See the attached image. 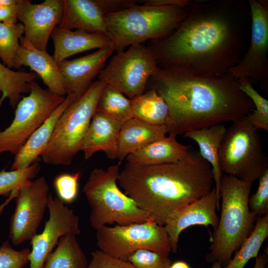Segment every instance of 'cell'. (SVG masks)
Instances as JSON below:
<instances>
[{
	"label": "cell",
	"instance_id": "28",
	"mask_svg": "<svg viewBox=\"0 0 268 268\" xmlns=\"http://www.w3.org/2000/svg\"><path fill=\"white\" fill-rule=\"evenodd\" d=\"M34 72L14 71L0 62V106L6 99L14 109L22 95L29 92L30 85L37 77Z\"/></svg>",
	"mask_w": 268,
	"mask_h": 268
},
{
	"label": "cell",
	"instance_id": "13",
	"mask_svg": "<svg viewBox=\"0 0 268 268\" xmlns=\"http://www.w3.org/2000/svg\"><path fill=\"white\" fill-rule=\"evenodd\" d=\"M49 191L44 176L31 181L19 190L9 229V237L14 246L30 241L37 234L47 208Z\"/></svg>",
	"mask_w": 268,
	"mask_h": 268
},
{
	"label": "cell",
	"instance_id": "18",
	"mask_svg": "<svg viewBox=\"0 0 268 268\" xmlns=\"http://www.w3.org/2000/svg\"><path fill=\"white\" fill-rule=\"evenodd\" d=\"M63 13L58 27L80 30L110 38L105 19L108 13L104 0H63Z\"/></svg>",
	"mask_w": 268,
	"mask_h": 268
},
{
	"label": "cell",
	"instance_id": "23",
	"mask_svg": "<svg viewBox=\"0 0 268 268\" xmlns=\"http://www.w3.org/2000/svg\"><path fill=\"white\" fill-rule=\"evenodd\" d=\"M167 134L166 126H154L133 118L121 128L117 159L120 163L129 154L164 138Z\"/></svg>",
	"mask_w": 268,
	"mask_h": 268
},
{
	"label": "cell",
	"instance_id": "33",
	"mask_svg": "<svg viewBox=\"0 0 268 268\" xmlns=\"http://www.w3.org/2000/svg\"><path fill=\"white\" fill-rule=\"evenodd\" d=\"M24 33L23 24L8 25L0 22V59L9 68H14L20 40Z\"/></svg>",
	"mask_w": 268,
	"mask_h": 268
},
{
	"label": "cell",
	"instance_id": "44",
	"mask_svg": "<svg viewBox=\"0 0 268 268\" xmlns=\"http://www.w3.org/2000/svg\"><path fill=\"white\" fill-rule=\"evenodd\" d=\"M212 268H222V267L217 263L212 264Z\"/></svg>",
	"mask_w": 268,
	"mask_h": 268
},
{
	"label": "cell",
	"instance_id": "14",
	"mask_svg": "<svg viewBox=\"0 0 268 268\" xmlns=\"http://www.w3.org/2000/svg\"><path fill=\"white\" fill-rule=\"evenodd\" d=\"M47 208L49 216L43 231L30 240L29 268H42L62 236L68 233L77 236L80 233L79 217L58 198L50 194Z\"/></svg>",
	"mask_w": 268,
	"mask_h": 268
},
{
	"label": "cell",
	"instance_id": "24",
	"mask_svg": "<svg viewBox=\"0 0 268 268\" xmlns=\"http://www.w3.org/2000/svg\"><path fill=\"white\" fill-rule=\"evenodd\" d=\"M227 128L221 123L208 127L194 130L185 133L183 136L195 141L199 147L201 157L211 167L214 188L218 201L220 199V185L223 176L219 160L218 152Z\"/></svg>",
	"mask_w": 268,
	"mask_h": 268
},
{
	"label": "cell",
	"instance_id": "6",
	"mask_svg": "<svg viewBox=\"0 0 268 268\" xmlns=\"http://www.w3.org/2000/svg\"><path fill=\"white\" fill-rule=\"evenodd\" d=\"M120 163L95 168L83 188L90 208L89 222L96 230L108 224L126 225L153 221L118 187Z\"/></svg>",
	"mask_w": 268,
	"mask_h": 268
},
{
	"label": "cell",
	"instance_id": "26",
	"mask_svg": "<svg viewBox=\"0 0 268 268\" xmlns=\"http://www.w3.org/2000/svg\"><path fill=\"white\" fill-rule=\"evenodd\" d=\"M68 233L62 236L46 257L42 268H87L86 258L76 239Z\"/></svg>",
	"mask_w": 268,
	"mask_h": 268
},
{
	"label": "cell",
	"instance_id": "32",
	"mask_svg": "<svg viewBox=\"0 0 268 268\" xmlns=\"http://www.w3.org/2000/svg\"><path fill=\"white\" fill-rule=\"evenodd\" d=\"M238 80L240 89L251 99L254 106L245 118L255 130L268 132V100L253 87L249 79L241 78Z\"/></svg>",
	"mask_w": 268,
	"mask_h": 268
},
{
	"label": "cell",
	"instance_id": "9",
	"mask_svg": "<svg viewBox=\"0 0 268 268\" xmlns=\"http://www.w3.org/2000/svg\"><path fill=\"white\" fill-rule=\"evenodd\" d=\"M96 239L99 250L124 260H127L139 250H148L167 256L172 252L164 226L154 221L104 226L96 230Z\"/></svg>",
	"mask_w": 268,
	"mask_h": 268
},
{
	"label": "cell",
	"instance_id": "45",
	"mask_svg": "<svg viewBox=\"0 0 268 268\" xmlns=\"http://www.w3.org/2000/svg\"><path fill=\"white\" fill-rule=\"evenodd\" d=\"M28 268V267H26V268Z\"/></svg>",
	"mask_w": 268,
	"mask_h": 268
},
{
	"label": "cell",
	"instance_id": "38",
	"mask_svg": "<svg viewBox=\"0 0 268 268\" xmlns=\"http://www.w3.org/2000/svg\"><path fill=\"white\" fill-rule=\"evenodd\" d=\"M87 268H135L130 262L113 257L98 249L91 253Z\"/></svg>",
	"mask_w": 268,
	"mask_h": 268
},
{
	"label": "cell",
	"instance_id": "27",
	"mask_svg": "<svg viewBox=\"0 0 268 268\" xmlns=\"http://www.w3.org/2000/svg\"><path fill=\"white\" fill-rule=\"evenodd\" d=\"M133 118L154 126H166L169 115L164 99L153 88L131 99Z\"/></svg>",
	"mask_w": 268,
	"mask_h": 268
},
{
	"label": "cell",
	"instance_id": "16",
	"mask_svg": "<svg viewBox=\"0 0 268 268\" xmlns=\"http://www.w3.org/2000/svg\"><path fill=\"white\" fill-rule=\"evenodd\" d=\"M217 209H220V204L213 187L207 194L173 212L164 225L169 236L172 252H177L180 235L189 227L210 225L215 230L219 221Z\"/></svg>",
	"mask_w": 268,
	"mask_h": 268
},
{
	"label": "cell",
	"instance_id": "21",
	"mask_svg": "<svg viewBox=\"0 0 268 268\" xmlns=\"http://www.w3.org/2000/svg\"><path fill=\"white\" fill-rule=\"evenodd\" d=\"M51 37L54 45L52 56L58 66L69 57L84 51L114 47L109 37L80 30H68L57 26L52 31Z\"/></svg>",
	"mask_w": 268,
	"mask_h": 268
},
{
	"label": "cell",
	"instance_id": "41",
	"mask_svg": "<svg viewBox=\"0 0 268 268\" xmlns=\"http://www.w3.org/2000/svg\"><path fill=\"white\" fill-rule=\"evenodd\" d=\"M268 262L267 254L261 253L256 258L255 264L253 268H268L267 264Z\"/></svg>",
	"mask_w": 268,
	"mask_h": 268
},
{
	"label": "cell",
	"instance_id": "8",
	"mask_svg": "<svg viewBox=\"0 0 268 268\" xmlns=\"http://www.w3.org/2000/svg\"><path fill=\"white\" fill-rule=\"evenodd\" d=\"M218 160L223 174L245 181L259 180L268 169V158L258 130L245 117L232 122L227 129Z\"/></svg>",
	"mask_w": 268,
	"mask_h": 268
},
{
	"label": "cell",
	"instance_id": "4",
	"mask_svg": "<svg viewBox=\"0 0 268 268\" xmlns=\"http://www.w3.org/2000/svg\"><path fill=\"white\" fill-rule=\"evenodd\" d=\"M253 183L223 174L221 214L205 257L208 263L225 267L253 230L256 219L248 205Z\"/></svg>",
	"mask_w": 268,
	"mask_h": 268
},
{
	"label": "cell",
	"instance_id": "5",
	"mask_svg": "<svg viewBox=\"0 0 268 268\" xmlns=\"http://www.w3.org/2000/svg\"><path fill=\"white\" fill-rule=\"evenodd\" d=\"M190 5L155 6L136 4L106 15V21L115 51H123L134 44L166 37L187 16Z\"/></svg>",
	"mask_w": 268,
	"mask_h": 268
},
{
	"label": "cell",
	"instance_id": "39",
	"mask_svg": "<svg viewBox=\"0 0 268 268\" xmlns=\"http://www.w3.org/2000/svg\"><path fill=\"white\" fill-rule=\"evenodd\" d=\"M18 3L15 4L0 5V23L8 25H14L18 22Z\"/></svg>",
	"mask_w": 268,
	"mask_h": 268
},
{
	"label": "cell",
	"instance_id": "19",
	"mask_svg": "<svg viewBox=\"0 0 268 268\" xmlns=\"http://www.w3.org/2000/svg\"><path fill=\"white\" fill-rule=\"evenodd\" d=\"M123 123L95 112L82 140L80 150L86 159L102 151L110 159L117 158L119 133Z\"/></svg>",
	"mask_w": 268,
	"mask_h": 268
},
{
	"label": "cell",
	"instance_id": "36",
	"mask_svg": "<svg viewBox=\"0 0 268 268\" xmlns=\"http://www.w3.org/2000/svg\"><path fill=\"white\" fill-rule=\"evenodd\" d=\"M259 181L256 192L250 196L248 200L250 212L256 220L268 213V169Z\"/></svg>",
	"mask_w": 268,
	"mask_h": 268
},
{
	"label": "cell",
	"instance_id": "11",
	"mask_svg": "<svg viewBox=\"0 0 268 268\" xmlns=\"http://www.w3.org/2000/svg\"><path fill=\"white\" fill-rule=\"evenodd\" d=\"M152 51L143 44L117 52L98 75V79L132 99L144 92L158 67Z\"/></svg>",
	"mask_w": 268,
	"mask_h": 268
},
{
	"label": "cell",
	"instance_id": "15",
	"mask_svg": "<svg viewBox=\"0 0 268 268\" xmlns=\"http://www.w3.org/2000/svg\"><path fill=\"white\" fill-rule=\"evenodd\" d=\"M17 8V19L24 26V38L37 49L47 51L51 33L62 19L63 0H45L39 4L19 0Z\"/></svg>",
	"mask_w": 268,
	"mask_h": 268
},
{
	"label": "cell",
	"instance_id": "10",
	"mask_svg": "<svg viewBox=\"0 0 268 268\" xmlns=\"http://www.w3.org/2000/svg\"><path fill=\"white\" fill-rule=\"evenodd\" d=\"M29 93L17 105L11 124L0 131V154L9 152L15 155L66 98L42 88L35 81L31 83Z\"/></svg>",
	"mask_w": 268,
	"mask_h": 268
},
{
	"label": "cell",
	"instance_id": "25",
	"mask_svg": "<svg viewBox=\"0 0 268 268\" xmlns=\"http://www.w3.org/2000/svg\"><path fill=\"white\" fill-rule=\"evenodd\" d=\"M192 148L190 145L178 142L176 136L169 134L129 154L126 159L128 163L142 165L171 163L182 159Z\"/></svg>",
	"mask_w": 268,
	"mask_h": 268
},
{
	"label": "cell",
	"instance_id": "3",
	"mask_svg": "<svg viewBox=\"0 0 268 268\" xmlns=\"http://www.w3.org/2000/svg\"><path fill=\"white\" fill-rule=\"evenodd\" d=\"M118 183L140 209L164 226L175 211L209 193L214 181L210 165L192 148L174 163L142 165L127 162Z\"/></svg>",
	"mask_w": 268,
	"mask_h": 268
},
{
	"label": "cell",
	"instance_id": "12",
	"mask_svg": "<svg viewBox=\"0 0 268 268\" xmlns=\"http://www.w3.org/2000/svg\"><path fill=\"white\" fill-rule=\"evenodd\" d=\"M251 14L250 44L239 62L228 72L237 79L246 78L259 81L268 90V2L249 0Z\"/></svg>",
	"mask_w": 268,
	"mask_h": 268
},
{
	"label": "cell",
	"instance_id": "43",
	"mask_svg": "<svg viewBox=\"0 0 268 268\" xmlns=\"http://www.w3.org/2000/svg\"><path fill=\"white\" fill-rule=\"evenodd\" d=\"M19 0H0V5L15 4L18 2Z\"/></svg>",
	"mask_w": 268,
	"mask_h": 268
},
{
	"label": "cell",
	"instance_id": "34",
	"mask_svg": "<svg viewBox=\"0 0 268 268\" xmlns=\"http://www.w3.org/2000/svg\"><path fill=\"white\" fill-rule=\"evenodd\" d=\"M80 174L62 173L56 176L53 182L58 198L64 203H71L77 197L78 192V182Z\"/></svg>",
	"mask_w": 268,
	"mask_h": 268
},
{
	"label": "cell",
	"instance_id": "29",
	"mask_svg": "<svg viewBox=\"0 0 268 268\" xmlns=\"http://www.w3.org/2000/svg\"><path fill=\"white\" fill-rule=\"evenodd\" d=\"M268 236V213L256 220L251 234L235 253L233 258L222 268H244L250 259L257 257Z\"/></svg>",
	"mask_w": 268,
	"mask_h": 268
},
{
	"label": "cell",
	"instance_id": "1",
	"mask_svg": "<svg viewBox=\"0 0 268 268\" xmlns=\"http://www.w3.org/2000/svg\"><path fill=\"white\" fill-rule=\"evenodd\" d=\"M243 3L192 1L178 27L148 46L158 66L208 78L227 72L241 59L247 42L250 8Z\"/></svg>",
	"mask_w": 268,
	"mask_h": 268
},
{
	"label": "cell",
	"instance_id": "2",
	"mask_svg": "<svg viewBox=\"0 0 268 268\" xmlns=\"http://www.w3.org/2000/svg\"><path fill=\"white\" fill-rule=\"evenodd\" d=\"M150 79L151 88L168 107V134L176 136L223 122L232 123L254 108L240 89L238 79L229 72L208 78L158 67Z\"/></svg>",
	"mask_w": 268,
	"mask_h": 268
},
{
	"label": "cell",
	"instance_id": "40",
	"mask_svg": "<svg viewBox=\"0 0 268 268\" xmlns=\"http://www.w3.org/2000/svg\"><path fill=\"white\" fill-rule=\"evenodd\" d=\"M142 4L155 6H188L192 1L190 0H142Z\"/></svg>",
	"mask_w": 268,
	"mask_h": 268
},
{
	"label": "cell",
	"instance_id": "31",
	"mask_svg": "<svg viewBox=\"0 0 268 268\" xmlns=\"http://www.w3.org/2000/svg\"><path fill=\"white\" fill-rule=\"evenodd\" d=\"M40 169V165L37 161L24 169L0 171V196H9L5 202L0 205V210H2L10 201L17 196L23 187L33 180Z\"/></svg>",
	"mask_w": 268,
	"mask_h": 268
},
{
	"label": "cell",
	"instance_id": "46",
	"mask_svg": "<svg viewBox=\"0 0 268 268\" xmlns=\"http://www.w3.org/2000/svg\"><path fill=\"white\" fill-rule=\"evenodd\" d=\"M1 131V130L0 129V131Z\"/></svg>",
	"mask_w": 268,
	"mask_h": 268
},
{
	"label": "cell",
	"instance_id": "22",
	"mask_svg": "<svg viewBox=\"0 0 268 268\" xmlns=\"http://www.w3.org/2000/svg\"><path fill=\"white\" fill-rule=\"evenodd\" d=\"M77 99L72 95L66 96L64 102L30 136L17 153L14 155L10 170L24 169L38 161V159L47 147L52 136L59 118L65 109Z\"/></svg>",
	"mask_w": 268,
	"mask_h": 268
},
{
	"label": "cell",
	"instance_id": "30",
	"mask_svg": "<svg viewBox=\"0 0 268 268\" xmlns=\"http://www.w3.org/2000/svg\"><path fill=\"white\" fill-rule=\"evenodd\" d=\"M95 112L123 123L133 118L131 99L106 84L99 96Z\"/></svg>",
	"mask_w": 268,
	"mask_h": 268
},
{
	"label": "cell",
	"instance_id": "37",
	"mask_svg": "<svg viewBox=\"0 0 268 268\" xmlns=\"http://www.w3.org/2000/svg\"><path fill=\"white\" fill-rule=\"evenodd\" d=\"M30 253L28 248L14 249L6 240L0 246V268H25L29 263Z\"/></svg>",
	"mask_w": 268,
	"mask_h": 268
},
{
	"label": "cell",
	"instance_id": "35",
	"mask_svg": "<svg viewBox=\"0 0 268 268\" xmlns=\"http://www.w3.org/2000/svg\"><path fill=\"white\" fill-rule=\"evenodd\" d=\"M135 268H170L172 261L168 256L148 250H139L128 259Z\"/></svg>",
	"mask_w": 268,
	"mask_h": 268
},
{
	"label": "cell",
	"instance_id": "7",
	"mask_svg": "<svg viewBox=\"0 0 268 268\" xmlns=\"http://www.w3.org/2000/svg\"><path fill=\"white\" fill-rule=\"evenodd\" d=\"M106 83L98 79L69 105L59 118L52 136L40 157L47 164L68 165L80 151L85 134Z\"/></svg>",
	"mask_w": 268,
	"mask_h": 268
},
{
	"label": "cell",
	"instance_id": "42",
	"mask_svg": "<svg viewBox=\"0 0 268 268\" xmlns=\"http://www.w3.org/2000/svg\"><path fill=\"white\" fill-rule=\"evenodd\" d=\"M170 268H190V267L187 263L184 261H178L172 264Z\"/></svg>",
	"mask_w": 268,
	"mask_h": 268
},
{
	"label": "cell",
	"instance_id": "17",
	"mask_svg": "<svg viewBox=\"0 0 268 268\" xmlns=\"http://www.w3.org/2000/svg\"><path fill=\"white\" fill-rule=\"evenodd\" d=\"M114 51L113 47H105L78 58L62 62L58 67L66 96L72 95L78 99L94 77L98 76Z\"/></svg>",
	"mask_w": 268,
	"mask_h": 268
},
{
	"label": "cell",
	"instance_id": "20",
	"mask_svg": "<svg viewBox=\"0 0 268 268\" xmlns=\"http://www.w3.org/2000/svg\"><path fill=\"white\" fill-rule=\"evenodd\" d=\"M22 66L29 67L41 77L52 92L66 96L61 83L59 67L53 57L47 51L39 50L34 47L23 36L20 40L14 68L19 69Z\"/></svg>",
	"mask_w": 268,
	"mask_h": 268
}]
</instances>
